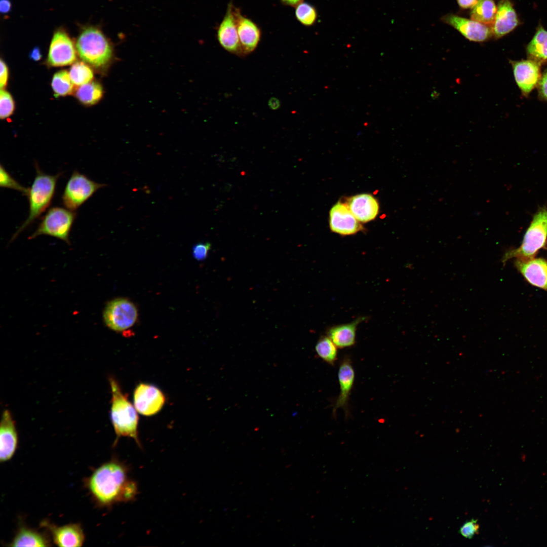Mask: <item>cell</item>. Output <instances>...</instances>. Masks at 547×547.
I'll return each instance as SVG.
<instances>
[{"label": "cell", "mask_w": 547, "mask_h": 547, "mask_svg": "<svg viewBox=\"0 0 547 547\" xmlns=\"http://www.w3.org/2000/svg\"><path fill=\"white\" fill-rule=\"evenodd\" d=\"M86 485L94 500L102 507L133 501L138 494V486L130 478L129 466L117 458L95 470Z\"/></svg>", "instance_id": "1"}, {"label": "cell", "mask_w": 547, "mask_h": 547, "mask_svg": "<svg viewBox=\"0 0 547 547\" xmlns=\"http://www.w3.org/2000/svg\"><path fill=\"white\" fill-rule=\"evenodd\" d=\"M109 383L112 395L110 419L116 436L114 443H117L121 437H127L134 440L138 447L141 448L138 437L137 411L117 381L110 377Z\"/></svg>", "instance_id": "2"}, {"label": "cell", "mask_w": 547, "mask_h": 547, "mask_svg": "<svg viewBox=\"0 0 547 547\" xmlns=\"http://www.w3.org/2000/svg\"><path fill=\"white\" fill-rule=\"evenodd\" d=\"M75 47L80 58L96 68L105 67L113 57V49L109 40L96 26H89L82 29Z\"/></svg>", "instance_id": "3"}, {"label": "cell", "mask_w": 547, "mask_h": 547, "mask_svg": "<svg viewBox=\"0 0 547 547\" xmlns=\"http://www.w3.org/2000/svg\"><path fill=\"white\" fill-rule=\"evenodd\" d=\"M35 168L36 174L27 195L29 205L28 216L14 234L11 241L32 224L49 206L54 195L57 180L61 174H47L42 172L37 165H35Z\"/></svg>", "instance_id": "4"}, {"label": "cell", "mask_w": 547, "mask_h": 547, "mask_svg": "<svg viewBox=\"0 0 547 547\" xmlns=\"http://www.w3.org/2000/svg\"><path fill=\"white\" fill-rule=\"evenodd\" d=\"M547 240V208H543L534 215L521 246L506 251L502 258L503 264L509 259L527 260L533 258L538 251L543 248Z\"/></svg>", "instance_id": "5"}, {"label": "cell", "mask_w": 547, "mask_h": 547, "mask_svg": "<svg viewBox=\"0 0 547 547\" xmlns=\"http://www.w3.org/2000/svg\"><path fill=\"white\" fill-rule=\"evenodd\" d=\"M76 216L75 211L68 209L52 207L42 218L37 228L29 239L47 235L70 244L69 233Z\"/></svg>", "instance_id": "6"}, {"label": "cell", "mask_w": 547, "mask_h": 547, "mask_svg": "<svg viewBox=\"0 0 547 547\" xmlns=\"http://www.w3.org/2000/svg\"><path fill=\"white\" fill-rule=\"evenodd\" d=\"M105 186L106 184L97 183L74 171L65 185L62 196V203L67 209L75 211Z\"/></svg>", "instance_id": "7"}, {"label": "cell", "mask_w": 547, "mask_h": 547, "mask_svg": "<svg viewBox=\"0 0 547 547\" xmlns=\"http://www.w3.org/2000/svg\"><path fill=\"white\" fill-rule=\"evenodd\" d=\"M135 305L126 298H117L109 301L103 311L106 325L116 332H122L131 327L137 318Z\"/></svg>", "instance_id": "8"}, {"label": "cell", "mask_w": 547, "mask_h": 547, "mask_svg": "<svg viewBox=\"0 0 547 547\" xmlns=\"http://www.w3.org/2000/svg\"><path fill=\"white\" fill-rule=\"evenodd\" d=\"M238 8L232 1L227 5L226 13L217 31V37L221 46L227 52L240 56H244L237 29Z\"/></svg>", "instance_id": "9"}, {"label": "cell", "mask_w": 547, "mask_h": 547, "mask_svg": "<svg viewBox=\"0 0 547 547\" xmlns=\"http://www.w3.org/2000/svg\"><path fill=\"white\" fill-rule=\"evenodd\" d=\"M75 49L71 38L64 29L56 30L50 43L48 63L53 66H63L72 64L76 59Z\"/></svg>", "instance_id": "10"}, {"label": "cell", "mask_w": 547, "mask_h": 547, "mask_svg": "<svg viewBox=\"0 0 547 547\" xmlns=\"http://www.w3.org/2000/svg\"><path fill=\"white\" fill-rule=\"evenodd\" d=\"M165 401V396L162 390L152 384L139 383L134 390V407L143 415L155 414L163 408Z\"/></svg>", "instance_id": "11"}, {"label": "cell", "mask_w": 547, "mask_h": 547, "mask_svg": "<svg viewBox=\"0 0 547 547\" xmlns=\"http://www.w3.org/2000/svg\"><path fill=\"white\" fill-rule=\"evenodd\" d=\"M441 20L456 29L470 41L483 42L493 35L492 26L453 14H447L442 17Z\"/></svg>", "instance_id": "12"}, {"label": "cell", "mask_w": 547, "mask_h": 547, "mask_svg": "<svg viewBox=\"0 0 547 547\" xmlns=\"http://www.w3.org/2000/svg\"><path fill=\"white\" fill-rule=\"evenodd\" d=\"M329 226L332 231L342 236L353 235L362 230L360 222L346 203L338 202L330 210Z\"/></svg>", "instance_id": "13"}, {"label": "cell", "mask_w": 547, "mask_h": 547, "mask_svg": "<svg viewBox=\"0 0 547 547\" xmlns=\"http://www.w3.org/2000/svg\"><path fill=\"white\" fill-rule=\"evenodd\" d=\"M355 378V372L350 359L345 357L341 361L338 371L340 392L333 408L335 415L339 408L344 410L345 415L349 414L348 402Z\"/></svg>", "instance_id": "14"}, {"label": "cell", "mask_w": 547, "mask_h": 547, "mask_svg": "<svg viewBox=\"0 0 547 547\" xmlns=\"http://www.w3.org/2000/svg\"><path fill=\"white\" fill-rule=\"evenodd\" d=\"M42 524L50 532L54 543L59 546H81L84 542L85 534L80 524L71 523L61 526L46 522Z\"/></svg>", "instance_id": "15"}, {"label": "cell", "mask_w": 547, "mask_h": 547, "mask_svg": "<svg viewBox=\"0 0 547 547\" xmlns=\"http://www.w3.org/2000/svg\"><path fill=\"white\" fill-rule=\"evenodd\" d=\"M0 460L5 462L14 454L18 443V436L11 414L5 410L2 416L0 428Z\"/></svg>", "instance_id": "16"}, {"label": "cell", "mask_w": 547, "mask_h": 547, "mask_svg": "<svg viewBox=\"0 0 547 547\" xmlns=\"http://www.w3.org/2000/svg\"><path fill=\"white\" fill-rule=\"evenodd\" d=\"M237 29L240 44L245 55L253 52L261 38V31L252 20L243 15L238 8L237 14Z\"/></svg>", "instance_id": "17"}, {"label": "cell", "mask_w": 547, "mask_h": 547, "mask_svg": "<svg viewBox=\"0 0 547 547\" xmlns=\"http://www.w3.org/2000/svg\"><path fill=\"white\" fill-rule=\"evenodd\" d=\"M516 267L531 285L547 291V261L542 258L517 259Z\"/></svg>", "instance_id": "18"}, {"label": "cell", "mask_w": 547, "mask_h": 547, "mask_svg": "<svg viewBox=\"0 0 547 547\" xmlns=\"http://www.w3.org/2000/svg\"><path fill=\"white\" fill-rule=\"evenodd\" d=\"M345 203L360 222L366 223L374 220L379 213V203L371 194L361 193L352 196Z\"/></svg>", "instance_id": "19"}, {"label": "cell", "mask_w": 547, "mask_h": 547, "mask_svg": "<svg viewBox=\"0 0 547 547\" xmlns=\"http://www.w3.org/2000/svg\"><path fill=\"white\" fill-rule=\"evenodd\" d=\"M516 82L525 94H528L537 84L540 77L539 63L533 60H522L512 63Z\"/></svg>", "instance_id": "20"}, {"label": "cell", "mask_w": 547, "mask_h": 547, "mask_svg": "<svg viewBox=\"0 0 547 547\" xmlns=\"http://www.w3.org/2000/svg\"><path fill=\"white\" fill-rule=\"evenodd\" d=\"M518 23L517 15L511 2L500 0L492 26L494 37L498 38L509 33L517 26Z\"/></svg>", "instance_id": "21"}, {"label": "cell", "mask_w": 547, "mask_h": 547, "mask_svg": "<svg viewBox=\"0 0 547 547\" xmlns=\"http://www.w3.org/2000/svg\"><path fill=\"white\" fill-rule=\"evenodd\" d=\"M365 319V317H359L350 323L330 327L326 331V335L338 348L351 347L356 342L357 327Z\"/></svg>", "instance_id": "22"}, {"label": "cell", "mask_w": 547, "mask_h": 547, "mask_svg": "<svg viewBox=\"0 0 547 547\" xmlns=\"http://www.w3.org/2000/svg\"><path fill=\"white\" fill-rule=\"evenodd\" d=\"M9 545L41 547L51 546V544L48 537L44 533L25 526H21Z\"/></svg>", "instance_id": "23"}, {"label": "cell", "mask_w": 547, "mask_h": 547, "mask_svg": "<svg viewBox=\"0 0 547 547\" xmlns=\"http://www.w3.org/2000/svg\"><path fill=\"white\" fill-rule=\"evenodd\" d=\"M496 12L494 0H478L472 8L470 16L472 20L492 26Z\"/></svg>", "instance_id": "24"}, {"label": "cell", "mask_w": 547, "mask_h": 547, "mask_svg": "<svg viewBox=\"0 0 547 547\" xmlns=\"http://www.w3.org/2000/svg\"><path fill=\"white\" fill-rule=\"evenodd\" d=\"M528 56L537 62L547 60V31L539 27L527 47Z\"/></svg>", "instance_id": "25"}, {"label": "cell", "mask_w": 547, "mask_h": 547, "mask_svg": "<svg viewBox=\"0 0 547 547\" xmlns=\"http://www.w3.org/2000/svg\"><path fill=\"white\" fill-rule=\"evenodd\" d=\"M103 94L101 85L97 82H90L81 86L76 90L75 95L78 100L87 105L97 103Z\"/></svg>", "instance_id": "26"}, {"label": "cell", "mask_w": 547, "mask_h": 547, "mask_svg": "<svg viewBox=\"0 0 547 547\" xmlns=\"http://www.w3.org/2000/svg\"><path fill=\"white\" fill-rule=\"evenodd\" d=\"M337 347L328 336H322L315 346L318 356L327 364L334 365L337 359Z\"/></svg>", "instance_id": "27"}, {"label": "cell", "mask_w": 547, "mask_h": 547, "mask_svg": "<svg viewBox=\"0 0 547 547\" xmlns=\"http://www.w3.org/2000/svg\"><path fill=\"white\" fill-rule=\"evenodd\" d=\"M51 86L56 97L69 95L73 90V83L66 70L56 72L53 75Z\"/></svg>", "instance_id": "28"}, {"label": "cell", "mask_w": 547, "mask_h": 547, "mask_svg": "<svg viewBox=\"0 0 547 547\" xmlns=\"http://www.w3.org/2000/svg\"><path fill=\"white\" fill-rule=\"evenodd\" d=\"M69 75L73 84L82 86L92 81L93 79L92 70L84 62L74 63L70 67Z\"/></svg>", "instance_id": "29"}, {"label": "cell", "mask_w": 547, "mask_h": 547, "mask_svg": "<svg viewBox=\"0 0 547 547\" xmlns=\"http://www.w3.org/2000/svg\"><path fill=\"white\" fill-rule=\"evenodd\" d=\"M295 7V17L301 24L310 26L315 23L317 19V12L312 5L302 1Z\"/></svg>", "instance_id": "30"}, {"label": "cell", "mask_w": 547, "mask_h": 547, "mask_svg": "<svg viewBox=\"0 0 547 547\" xmlns=\"http://www.w3.org/2000/svg\"><path fill=\"white\" fill-rule=\"evenodd\" d=\"M0 170V186L1 187L13 189L22 192L24 195H27L29 188L24 187L17 182L6 171L2 165H1Z\"/></svg>", "instance_id": "31"}, {"label": "cell", "mask_w": 547, "mask_h": 547, "mask_svg": "<svg viewBox=\"0 0 547 547\" xmlns=\"http://www.w3.org/2000/svg\"><path fill=\"white\" fill-rule=\"evenodd\" d=\"M15 109V103L11 95L1 89L0 92V117L6 119L10 116Z\"/></svg>", "instance_id": "32"}, {"label": "cell", "mask_w": 547, "mask_h": 547, "mask_svg": "<svg viewBox=\"0 0 547 547\" xmlns=\"http://www.w3.org/2000/svg\"><path fill=\"white\" fill-rule=\"evenodd\" d=\"M479 524L477 519H472L465 522L460 528L459 533L464 537L471 539L478 533Z\"/></svg>", "instance_id": "33"}, {"label": "cell", "mask_w": 547, "mask_h": 547, "mask_svg": "<svg viewBox=\"0 0 547 547\" xmlns=\"http://www.w3.org/2000/svg\"><path fill=\"white\" fill-rule=\"evenodd\" d=\"M210 248L211 244L209 243H199L195 245L192 248L194 258L198 260L206 259Z\"/></svg>", "instance_id": "34"}, {"label": "cell", "mask_w": 547, "mask_h": 547, "mask_svg": "<svg viewBox=\"0 0 547 547\" xmlns=\"http://www.w3.org/2000/svg\"><path fill=\"white\" fill-rule=\"evenodd\" d=\"M9 72L8 68L6 63L1 60V74H0V86L1 89H4L6 87L8 81Z\"/></svg>", "instance_id": "35"}, {"label": "cell", "mask_w": 547, "mask_h": 547, "mask_svg": "<svg viewBox=\"0 0 547 547\" xmlns=\"http://www.w3.org/2000/svg\"><path fill=\"white\" fill-rule=\"evenodd\" d=\"M539 90L542 97L547 99V71L543 74L540 81Z\"/></svg>", "instance_id": "36"}, {"label": "cell", "mask_w": 547, "mask_h": 547, "mask_svg": "<svg viewBox=\"0 0 547 547\" xmlns=\"http://www.w3.org/2000/svg\"><path fill=\"white\" fill-rule=\"evenodd\" d=\"M12 3L10 0H0V12L1 14L5 15L8 14L12 10Z\"/></svg>", "instance_id": "37"}, {"label": "cell", "mask_w": 547, "mask_h": 547, "mask_svg": "<svg viewBox=\"0 0 547 547\" xmlns=\"http://www.w3.org/2000/svg\"><path fill=\"white\" fill-rule=\"evenodd\" d=\"M478 1V0H457L458 6L463 9L472 8Z\"/></svg>", "instance_id": "38"}, {"label": "cell", "mask_w": 547, "mask_h": 547, "mask_svg": "<svg viewBox=\"0 0 547 547\" xmlns=\"http://www.w3.org/2000/svg\"><path fill=\"white\" fill-rule=\"evenodd\" d=\"M42 57L41 49L38 46L34 47L29 54V57L33 61H38Z\"/></svg>", "instance_id": "39"}, {"label": "cell", "mask_w": 547, "mask_h": 547, "mask_svg": "<svg viewBox=\"0 0 547 547\" xmlns=\"http://www.w3.org/2000/svg\"><path fill=\"white\" fill-rule=\"evenodd\" d=\"M267 105L270 109L272 110H277L280 106V101L276 97H271L268 101Z\"/></svg>", "instance_id": "40"}, {"label": "cell", "mask_w": 547, "mask_h": 547, "mask_svg": "<svg viewBox=\"0 0 547 547\" xmlns=\"http://www.w3.org/2000/svg\"><path fill=\"white\" fill-rule=\"evenodd\" d=\"M280 1L282 3V4H283L284 5L287 6H290V7H296L299 3H300V2H301L302 1V0H280Z\"/></svg>", "instance_id": "41"}]
</instances>
